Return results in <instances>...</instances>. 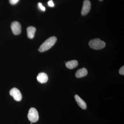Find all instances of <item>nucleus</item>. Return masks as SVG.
Segmentation results:
<instances>
[{"label":"nucleus","instance_id":"16","mask_svg":"<svg viewBox=\"0 0 124 124\" xmlns=\"http://www.w3.org/2000/svg\"><path fill=\"white\" fill-rule=\"evenodd\" d=\"M100 0V1H101L103 0Z\"/></svg>","mask_w":124,"mask_h":124},{"label":"nucleus","instance_id":"12","mask_svg":"<svg viewBox=\"0 0 124 124\" xmlns=\"http://www.w3.org/2000/svg\"><path fill=\"white\" fill-rule=\"evenodd\" d=\"M38 7L40 9L43 11H45L46 10L45 7L42 5V4L41 2H39L38 4Z\"/></svg>","mask_w":124,"mask_h":124},{"label":"nucleus","instance_id":"7","mask_svg":"<svg viewBox=\"0 0 124 124\" xmlns=\"http://www.w3.org/2000/svg\"><path fill=\"white\" fill-rule=\"evenodd\" d=\"M37 79L38 82L40 83L44 84L47 82L48 79V78L46 73L44 72H41L38 74Z\"/></svg>","mask_w":124,"mask_h":124},{"label":"nucleus","instance_id":"8","mask_svg":"<svg viewBox=\"0 0 124 124\" xmlns=\"http://www.w3.org/2000/svg\"><path fill=\"white\" fill-rule=\"evenodd\" d=\"M75 99L76 101L77 104L82 109L85 110L86 108V105L85 102L81 98L79 95H75Z\"/></svg>","mask_w":124,"mask_h":124},{"label":"nucleus","instance_id":"6","mask_svg":"<svg viewBox=\"0 0 124 124\" xmlns=\"http://www.w3.org/2000/svg\"><path fill=\"white\" fill-rule=\"evenodd\" d=\"M91 3L89 0H85L83 3L81 11V15L83 16L88 13L91 9Z\"/></svg>","mask_w":124,"mask_h":124},{"label":"nucleus","instance_id":"1","mask_svg":"<svg viewBox=\"0 0 124 124\" xmlns=\"http://www.w3.org/2000/svg\"><path fill=\"white\" fill-rule=\"evenodd\" d=\"M57 40V38L54 36L48 38L40 46L38 50L40 52H44L47 51L55 44Z\"/></svg>","mask_w":124,"mask_h":124},{"label":"nucleus","instance_id":"2","mask_svg":"<svg viewBox=\"0 0 124 124\" xmlns=\"http://www.w3.org/2000/svg\"><path fill=\"white\" fill-rule=\"evenodd\" d=\"M89 46L91 48L95 50L101 49L106 46V43L99 38L91 40L89 43Z\"/></svg>","mask_w":124,"mask_h":124},{"label":"nucleus","instance_id":"5","mask_svg":"<svg viewBox=\"0 0 124 124\" xmlns=\"http://www.w3.org/2000/svg\"><path fill=\"white\" fill-rule=\"evenodd\" d=\"M11 29L14 35H19L21 32V26L18 22L15 21L11 24Z\"/></svg>","mask_w":124,"mask_h":124},{"label":"nucleus","instance_id":"4","mask_svg":"<svg viewBox=\"0 0 124 124\" xmlns=\"http://www.w3.org/2000/svg\"><path fill=\"white\" fill-rule=\"evenodd\" d=\"M10 94L16 101H20L22 100V96L20 91L16 88H14L10 91Z\"/></svg>","mask_w":124,"mask_h":124},{"label":"nucleus","instance_id":"13","mask_svg":"<svg viewBox=\"0 0 124 124\" xmlns=\"http://www.w3.org/2000/svg\"><path fill=\"white\" fill-rule=\"evenodd\" d=\"M19 0H9V2L11 5H15L18 3Z\"/></svg>","mask_w":124,"mask_h":124},{"label":"nucleus","instance_id":"15","mask_svg":"<svg viewBox=\"0 0 124 124\" xmlns=\"http://www.w3.org/2000/svg\"><path fill=\"white\" fill-rule=\"evenodd\" d=\"M48 4L49 6L50 7H54V4L52 0L49 1L48 2Z\"/></svg>","mask_w":124,"mask_h":124},{"label":"nucleus","instance_id":"3","mask_svg":"<svg viewBox=\"0 0 124 124\" xmlns=\"http://www.w3.org/2000/svg\"><path fill=\"white\" fill-rule=\"evenodd\" d=\"M28 117L31 122L35 123L39 120V114L37 110L34 108H30L28 115Z\"/></svg>","mask_w":124,"mask_h":124},{"label":"nucleus","instance_id":"10","mask_svg":"<svg viewBox=\"0 0 124 124\" xmlns=\"http://www.w3.org/2000/svg\"><path fill=\"white\" fill-rule=\"evenodd\" d=\"M27 33L28 37L30 39H32L34 37L36 29L35 27L30 26L27 28Z\"/></svg>","mask_w":124,"mask_h":124},{"label":"nucleus","instance_id":"14","mask_svg":"<svg viewBox=\"0 0 124 124\" xmlns=\"http://www.w3.org/2000/svg\"><path fill=\"white\" fill-rule=\"evenodd\" d=\"M119 73H120V75H124V66L121 67V68L119 70Z\"/></svg>","mask_w":124,"mask_h":124},{"label":"nucleus","instance_id":"11","mask_svg":"<svg viewBox=\"0 0 124 124\" xmlns=\"http://www.w3.org/2000/svg\"><path fill=\"white\" fill-rule=\"evenodd\" d=\"M78 64L77 60H72L67 62L66 63V66L68 69H72L76 67Z\"/></svg>","mask_w":124,"mask_h":124},{"label":"nucleus","instance_id":"9","mask_svg":"<svg viewBox=\"0 0 124 124\" xmlns=\"http://www.w3.org/2000/svg\"><path fill=\"white\" fill-rule=\"evenodd\" d=\"M88 74V71L86 68H81L77 71L75 76L77 78H81L87 75Z\"/></svg>","mask_w":124,"mask_h":124}]
</instances>
